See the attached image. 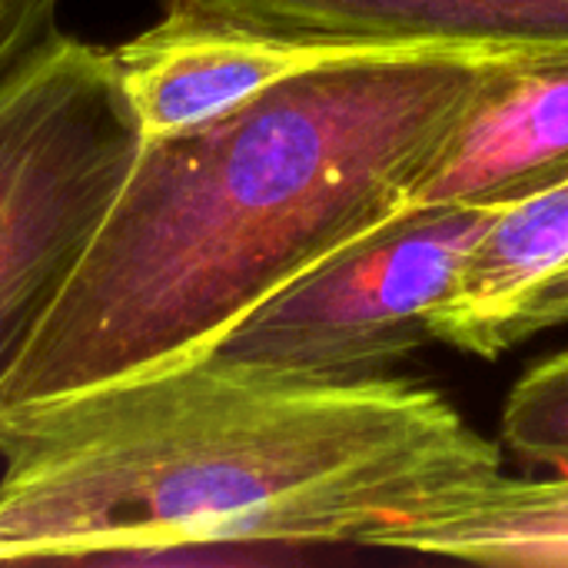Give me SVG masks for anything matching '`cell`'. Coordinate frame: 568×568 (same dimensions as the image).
<instances>
[{"instance_id":"cell-1","label":"cell","mask_w":568,"mask_h":568,"mask_svg":"<svg viewBox=\"0 0 568 568\" xmlns=\"http://www.w3.org/2000/svg\"><path fill=\"white\" fill-rule=\"evenodd\" d=\"M0 562L376 549L503 473L433 386L216 356L0 409Z\"/></svg>"},{"instance_id":"cell-2","label":"cell","mask_w":568,"mask_h":568,"mask_svg":"<svg viewBox=\"0 0 568 568\" xmlns=\"http://www.w3.org/2000/svg\"><path fill=\"white\" fill-rule=\"evenodd\" d=\"M526 47L436 43L323 67L143 140L0 409L213 353L283 286L389 223L483 70Z\"/></svg>"},{"instance_id":"cell-3","label":"cell","mask_w":568,"mask_h":568,"mask_svg":"<svg viewBox=\"0 0 568 568\" xmlns=\"http://www.w3.org/2000/svg\"><path fill=\"white\" fill-rule=\"evenodd\" d=\"M140 150L110 47L50 30L0 73V393Z\"/></svg>"},{"instance_id":"cell-4","label":"cell","mask_w":568,"mask_h":568,"mask_svg":"<svg viewBox=\"0 0 568 568\" xmlns=\"http://www.w3.org/2000/svg\"><path fill=\"white\" fill-rule=\"evenodd\" d=\"M509 203L399 213L283 286L206 356L286 376H376L433 343L476 243Z\"/></svg>"},{"instance_id":"cell-5","label":"cell","mask_w":568,"mask_h":568,"mask_svg":"<svg viewBox=\"0 0 568 568\" xmlns=\"http://www.w3.org/2000/svg\"><path fill=\"white\" fill-rule=\"evenodd\" d=\"M436 43L449 40H323L163 10L110 50L140 136L166 140L240 110L283 80Z\"/></svg>"},{"instance_id":"cell-6","label":"cell","mask_w":568,"mask_h":568,"mask_svg":"<svg viewBox=\"0 0 568 568\" xmlns=\"http://www.w3.org/2000/svg\"><path fill=\"white\" fill-rule=\"evenodd\" d=\"M568 176V43L489 63L399 213L449 203H516ZM396 213V216H399Z\"/></svg>"},{"instance_id":"cell-7","label":"cell","mask_w":568,"mask_h":568,"mask_svg":"<svg viewBox=\"0 0 568 568\" xmlns=\"http://www.w3.org/2000/svg\"><path fill=\"white\" fill-rule=\"evenodd\" d=\"M160 7L213 23L323 40H568V0H160Z\"/></svg>"},{"instance_id":"cell-8","label":"cell","mask_w":568,"mask_h":568,"mask_svg":"<svg viewBox=\"0 0 568 568\" xmlns=\"http://www.w3.org/2000/svg\"><path fill=\"white\" fill-rule=\"evenodd\" d=\"M376 549L479 566L568 568V469L549 479L499 473L456 506L383 536Z\"/></svg>"},{"instance_id":"cell-9","label":"cell","mask_w":568,"mask_h":568,"mask_svg":"<svg viewBox=\"0 0 568 568\" xmlns=\"http://www.w3.org/2000/svg\"><path fill=\"white\" fill-rule=\"evenodd\" d=\"M566 263L568 176L496 216L459 270L453 296L429 313L433 343L473 356L489 323Z\"/></svg>"},{"instance_id":"cell-10","label":"cell","mask_w":568,"mask_h":568,"mask_svg":"<svg viewBox=\"0 0 568 568\" xmlns=\"http://www.w3.org/2000/svg\"><path fill=\"white\" fill-rule=\"evenodd\" d=\"M503 446L526 466L568 469V349L536 363L506 396Z\"/></svg>"},{"instance_id":"cell-11","label":"cell","mask_w":568,"mask_h":568,"mask_svg":"<svg viewBox=\"0 0 568 568\" xmlns=\"http://www.w3.org/2000/svg\"><path fill=\"white\" fill-rule=\"evenodd\" d=\"M556 326H568V263L542 283H536L529 293H523L503 316H496L479 336L473 356L499 359L513 346H523L526 339Z\"/></svg>"},{"instance_id":"cell-12","label":"cell","mask_w":568,"mask_h":568,"mask_svg":"<svg viewBox=\"0 0 568 568\" xmlns=\"http://www.w3.org/2000/svg\"><path fill=\"white\" fill-rule=\"evenodd\" d=\"M57 7L60 3H37L0 20V73L13 67L50 30H57Z\"/></svg>"},{"instance_id":"cell-13","label":"cell","mask_w":568,"mask_h":568,"mask_svg":"<svg viewBox=\"0 0 568 568\" xmlns=\"http://www.w3.org/2000/svg\"><path fill=\"white\" fill-rule=\"evenodd\" d=\"M37 3H60V0H0V20L10 13H20L27 7H37Z\"/></svg>"}]
</instances>
